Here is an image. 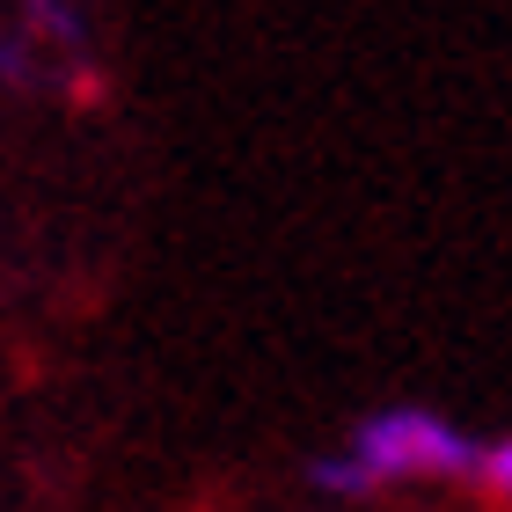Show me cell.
<instances>
[{
  "label": "cell",
  "instance_id": "obj_1",
  "mask_svg": "<svg viewBox=\"0 0 512 512\" xmlns=\"http://www.w3.org/2000/svg\"><path fill=\"white\" fill-rule=\"evenodd\" d=\"M352 454L381 483H395V476H476L483 469L476 439L461 425H447V417L417 410V403H388L374 417H359L352 425Z\"/></svg>",
  "mask_w": 512,
  "mask_h": 512
},
{
  "label": "cell",
  "instance_id": "obj_2",
  "mask_svg": "<svg viewBox=\"0 0 512 512\" xmlns=\"http://www.w3.org/2000/svg\"><path fill=\"white\" fill-rule=\"evenodd\" d=\"M22 22H30L37 44H59V52H88V22L74 0H22Z\"/></svg>",
  "mask_w": 512,
  "mask_h": 512
},
{
  "label": "cell",
  "instance_id": "obj_5",
  "mask_svg": "<svg viewBox=\"0 0 512 512\" xmlns=\"http://www.w3.org/2000/svg\"><path fill=\"white\" fill-rule=\"evenodd\" d=\"M476 483H483V491H491L498 505H512V439L483 447V469H476Z\"/></svg>",
  "mask_w": 512,
  "mask_h": 512
},
{
  "label": "cell",
  "instance_id": "obj_3",
  "mask_svg": "<svg viewBox=\"0 0 512 512\" xmlns=\"http://www.w3.org/2000/svg\"><path fill=\"white\" fill-rule=\"evenodd\" d=\"M308 483H315V491H330V498H374V491H381V476L366 469L352 447H344V454H322L315 469H308Z\"/></svg>",
  "mask_w": 512,
  "mask_h": 512
},
{
  "label": "cell",
  "instance_id": "obj_4",
  "mask_svg": "<svg viewBox=\"0 0 512 512\" xmlns=\"http://www.w3.org/2000/svg\"><path fill=\"white\" fill-rule=\"evenodd\" d=\"M30 37H0V81L8 88H44V59H30Z\"/></svg>",
  "mask_w": 512,
  "mask_h": 512
}]
</instances>
